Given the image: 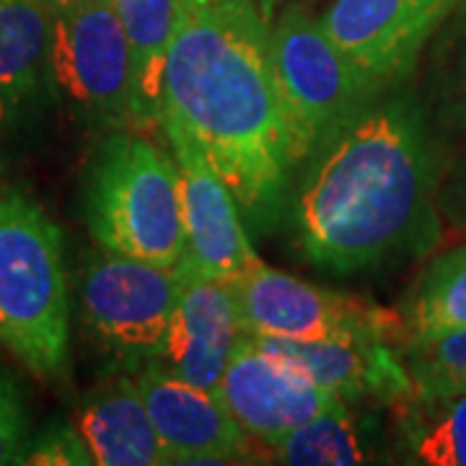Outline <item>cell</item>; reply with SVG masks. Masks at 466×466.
I'll list each match as a JSON object with an SVG mask.
<instances>
[{"instance_id":"cell-8","label":"cell","mask_w":466,"mask_h":466,"mask_svg":"<svg viewBox=\"0 0 466 466\" xmlns=\"http://www.w3.org/2000/svg\"><path fill=\"white\" fill-rule=\"evenodd\" d=\"M241 334L285 339L401 342V319L366 299L342 296L267 267L259 257L231 283Z\"/></svg>"},{"instance_id":"cell-7","label":"cell","mask_w":466,"mask_h":466,"mask_svg":"<svg viewBox=\"0 0 466 466\" xmlns=\"http://www.w3.org/2000/svg\"><path fill=\"white\" fill-rule=\"evenodd\" d=\"M179 285V265H153L101 249L86 262L78 285L86 329L122 368L153 363L161 358Z\"/></svg>"},{"instance_id":"cell-14","label":"cell","mask_w":466,"mask_h":466,"mask_svg":"<svg viewBox=\"0 0 466 466\" xmlns=\"http://www.w3.org/2000/svg\"><path fill=\"white\" fill-rule=\"evenodd\" d=\"M179 272V299L156 363L218 394L233 348L241 337L236 299L228 283L210 280L182 265Z\"/></svg>"},{"instance_id":"cell-18","label":"cell","mask_w":466,"mask_h":466,"mask_svg":"<svg viewBox=\"0 0 466 466\" xmlns=\"http://www.w3.org/2000/svg\"><path fill=\"white\" fill-rule=\"evenodd\" d=\"M417 99L438 140L466 143V0L433 34L420 57Z\"/></svg>"},{"instance_id":"cell-24","label":"cell","mask_w":466,"mask_h":466,"mask_svg":"<svg viewBox=\"0 0 466 466\" xmlns=\"http://www.w3.org/2000/svg\"><path fill=\"white\" fill-rule=\"evenodd\" d=\"M29 438V412L21 386L0 370V466L21 464Z\"/></svg>"},{"instance_id":"cell-23","label":"cell","mask_w":466,"mask_h":466,"mask_svg":"<svg viewBox=\"0 0 466 466\" xmlns=\"http://www.w3.org/2000/svg\"><path fill=\"white\" fill-rule=\"evenodd\" d=\"M21 464L29 466H94L84 435L66 420H52L29 438Z\"/></svg>"},{"instance_id":"cell-17","label":"cell","mask_w":466,"mask_h":466,"mask_svg":"<svg viewBox=\"0 0 466 466\" xmlns=\"http://www.w3.org/2000/svg\"><path fill=\"white\" fill-rule=\"evenodd\" d=\"M130 47V122L137 133H164V78L177 0H115Z\"/></svg>"},{"instance_id":"cell-6","label":"cell","mask_w":466,"mask_h":466,"mask_svg":"<svg viewBox=\"0 0 466 466\" xmlns=\"http://www.w3.org/2000/svg\"><path fill=\"white\" fill-rule=\"evenodd\" d=\"M50 78L55 104L91 130H133L130 47L115 0H84L52 16Z\"/></svg>"},{"instance_id":"cell-20","label":"cell","mask_w":466,"mask_h":466,"mask_svg":"<svg viewBox=\"0 0 466 466\" xmlns=\"http://www.w3.org/2000/svg\"><path fill=\"white\" fill-rule=\"evenodd\" d=\"M400 319L401 342L466 327V241L428 262Z\"/></svg>"},{"instance_id":"cell-16","label":"cell","mask_w":466,"mask_h":466,"mask_svg":"<svg viewBox=\"0 0 466 466\" xmlns=\"http://www.w3.org/2000/svg\"><path fill=\"white\" fill-rule=\"evenodd\" d=\"M76 428L99 466H161L168 451L156 433L135 376L125 370L96 383L76 417Z\"/></svg>"},{"instance_id":"cell-3","label":"cell","mask_w":466,"mask_h":466,"mask_svg":"<svg viewBox=\"0 0 466 466\" xmlns=\"http://www.w3.org/2000/svg\"><path fill=\"white\" fill-rule=\"evenodd\" d=\"M84 216L101 249L177 267L184 220L174 158L146 133L104 135L84 177Z\"/></svg>"},{"instance_id":"cell-10","label":"cell","mask_w":466,"mask_h":466,"mask_svg":"<svg viewBox=\"0 0 466 466\" xmlns=\"http://www.w3.org/2000/svg\"><path fill=\"white\" fill-rule=\"evenodd\" d=\"M164 133L171 146L182 202L184 257L179 265L231 285L257 259L244 231L241 210L192 137L177 125H164Z\"/></svg>"},{"instance_id":"cell-11","label":"cell","mask_w":466,"mask_h":466,"mask_svg":"<svg viewBox=\"0 0 466 466\" xmlns=\"http://www.w3.org/2000/svg\"><path fill=\"white\" fill-rule=\"evenodd\" d=\"M218 397L259 451H272L293 428L342 401L259 348L249 334L238 337Z\"/></svg>"},{"instance_id":"cell-13","label":"cell","mask_w":466,"mask_h":466,"mask_svg":"<svg viewBox=\"0 0 466 466\" xmlns=\"http://www.w3.org/2000/svg\"><path fill=\"white\" fill-rule=\"evenodd\" d=\"M52 16L36 0H0V171L16 158L55 104Z\"/></svg>"},{"instance_id":"cell-25","label":"cell","mask_w":466,"mask_h":466,"mask_svg":"<svg viewBox=\"0 0 466 466\" xmlns=\"http://www.w3.org/2000/svg\"><path fill=\"white\" fill-rule=\"evenodd\" d=\"M438 213L443 228L466 241V143L446 156L438 182Z\"/></svg>"},{"instance_id":"cell-9","label":"cell","mask_w":466,"mask_h":466,"mask_svg":"<svg viewBox=\"0 0 466 466\" xmlns=\"http://www.w3.org/2000/svg\"><path fill=\"white\" fill-rule=\"evenodd\" d=\"M461 0H332L319 18L379 88L407 84L433 34Z\"/></svg>"},{"instance_id":"cell-5","label":"cell","mask_w":466,"mask_h":466,"mask_svg":"<svg viewBox=\"0 0 466 466\" xmlns=\"http://www.w3.org/2000/svg\"><path fill=\"white\" fill-rule=\"evenodd\" d=\"M269 60L296 174L342 122L386 91L337 47L319 18L299 5L285 8L269 29Z\"/></svg>"},{"instance_id":"cell-26","label":"cell","mask_w":466,"mask_h":466,"mask_svg":"<svg viewBox=\"0 0 466 466\" xmlns=\"http://www.w3.org/2000/svg\"><path fill=\"white\" fill-rule=\"evenodd\" d=\"M50 16H57V14H66L70 8H76L78 3H84V0H36Z\"/></svg>"},{"instance_id":"cell-1","label":"cell","mask_w":466,"mask_h":466,"mask_svg":"<svg viewBox=\"0 0 466 466\" xmlns=\"http://www.w3.org/2000/svg\"><path fill=\"white\" fill-rule=\"evenodd\" d=\"M446 156L412 88L373 96L300 164L288 202L300 254L334 275L428 254Z\"/></svg>"},{"instance_id":"cell-19","label":"cell","mask_w":466,"mask_h":466,"mask_svg":"<svg viewBox=\"0 0 466 466\" xmlns=\"http://www.w3.org/2000/svg\"><path fill=\"white\" fill-rule=\"evenodd\" d=\"M272 461L290 466H348L373 459L370 431L350 401H337L278 441Z\"/></svg>"},{"instance_id":"cell-2","label":"cell","mask_w":466,"mask_h":466,"mask_svg":"<svg viewBox=\"0 0 466 466\" xmlns=\"http://www.w3.org/2000/svg\"><path fill=\"white\" fill-rule=\"evenodd\" d=\"M164 125L192 137L251 231L280 226L296 164L257 0H177Z\"/></svg>"},{"instance_id":"cell-21","label":"cell","mask_w":466,"mask_h":466,"mask_svg":"<svg viewBox=\"0 0 466 466\" xmlns=\"http://www.w3.org/2000/svg\"><path fill=\"white\" fill-rule=\"evenodd\" d=\"M410 461L425 466H466V391L410 397L394 404Z\"/></svg>"},{"instance_id":"cell-4","label":"cell","mask_w":466,"mask_h":466,"mask_svg":"<svg viewBox=\"0 0 466 466\" xmlns=\"http://www.w3.org/2000/svg\"><path fill=\"white\" fill-rule=\"evenodd\" d=\"M0 342L36 376H57L70 350L63 236L21 192L0 198Z\"/></svg>"},{"instance_id":"cell-12","label":"cell","mask_w":466,"mask_h":466,"mask_svg":"<svg viewBox=\"0 0 466 466\" xmlns=\"http://www.w3.org/2000/svg\"><path fill=\"white\" fill-rule=\"evenodd\" d=\"M135 373L156 433L168 451V464H244L257 446L238 428L223 400L189 383L161 363Z\"/></svg>"},{"instance_id":"cell-15","label":"cell","mask_w":466,"mask_h":466,"mask_svg":"<svg viewBox=\"0 0 466 466\" xmlns=\"http://www.w3.org/2000/svg\"><path fill=\"white\" fill-rule=\"evenodd\" d=\"M251 337V334H249ZM257 345L280 358L303 376L342 401L383 400L391 407L412 397L400 348L391 342H342V339H285L251 337Z\"/></svg>"},{"instance_id":"cell-22","label":"cell","mask_w":466,"mask_h":466,"mask_svg":"<svg viewBox=\"0 0 466 466\" xmlns=\"http://www.w3.org/2000/svg\"><path fill=\"white\" fill-rule=\"evenodd\" d=\"M400 358L412 383V397L466 391V327L404 339Z\"/></svg>"}]
</instances>
